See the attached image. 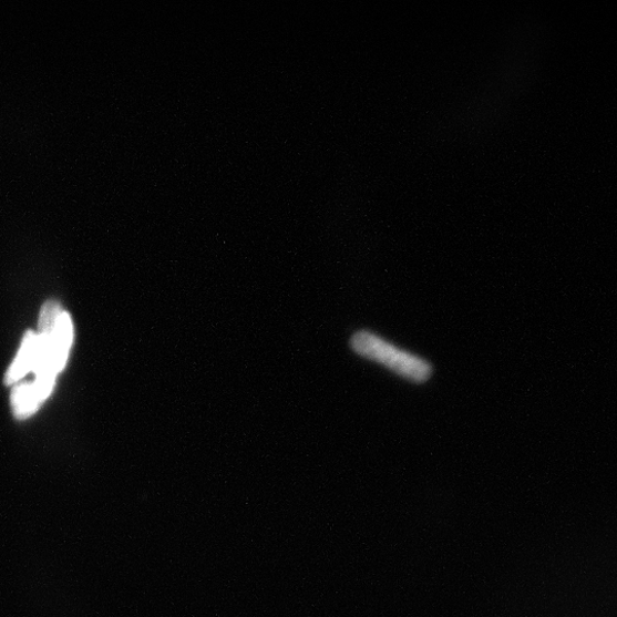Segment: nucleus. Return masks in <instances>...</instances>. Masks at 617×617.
I'll use <instances>...</instances> for the list:
<instances>
[{
	"instance_id": "obj_3",
	"label": "nucleus",
	"mask_w": 617,
	"mask_h": 617,
	"mask_svg": "<svg viewBox=\"0 0 617 617\" xmlns=\"http://www.w3.org/2000/svg\"><path fill=\"white\" fill-rule=\"evenodd\" d=\"M43 401L35 392L32 383L16 384L11 393V405L13 414L19 420H25L38 412Z\"/></svg>"
},
{
	"instance_id": "obj_2",
	"label": "nucleus",
	"mask_w": 617,
	"mask_h": 617,
	"mask_svg": "<svg viewBox=\"0 0 617 617\" xmlns=\"http://www.w3.org/2000/svg\"><path fill=\"white\" fill-rule=\"evenodd\" d=\"M35 343H38V335L32 331L27 332L21 349L6 376L8 385L17 384L29 372H32L35 360Z\"/></svg>"
},
{
	"instance_id": "obj_1",
	"label": "nucleus",
	"mask_w": 617,
	"mask_h": 617,
	"mask_svg": "<svg viewBox=\"0 0 617 617\" xmlns=\"http://www.w3.org/2000/svg\"><path fill=\"white\" fill-rule=\"evenodd\" d=\"M351 348L359 356L377 361L399 377L417 383L426 382L433 372L426 360L368 331L357 332L351 339Z\"/></svg>"
}]
</instances>
